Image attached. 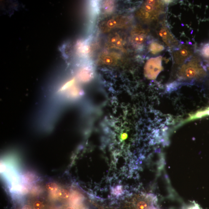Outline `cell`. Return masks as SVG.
Instances as JSON below:
<instances>
[{
    "mask_svg": "<svg viewBox=\"0 0 209 209\" xmlns=\"http://www.w3.org/2000/svg\"><path fill=\"white\" fill-rule=\"evenodd\" d=\"M44 205L42 202L40 201L35 202L33 204V207L34 209H43L44 208Z\"/></svg>",
    "mask_w": 209,
    "mask_h": 209,
    "instance_id": "cell-16",
    "label": "cell"
},
{
    "mask_svg": "<svg viewBox=\"0 0 209 209\" xmlns=\"http://www.w3.org/2000/svg\"><path fill=\"white\" fill-rule=\"evenodd\" d=\"M22 209H32V208L30 205H25L23 206Z\"/></svg>",
    "mask_w": 209,
    "mask_h": 209,
    "instance_id": "cell-19",
    "label": "cell"
},
{
    "mask_svg": "<svg viewBox=\"0 0 209 209\" xmlns=\"http://www.w3.org/2000/svg\"><path fill=\"white\" fill-rule=\"evenodd\" d=\"M57 195L62 199H67L70 196V192L68 190L61 189L57 191Z\"/></svg>",
    "mask_w": 209,
    "mask_h": 209,
    "instance_id": "cell-14",
    "label": "cell"
},
{
    "mask_svg": "<svg viewBox=\"0 0 209 209\" xmlns=\"http://www.w3.org/2000/svg\"><path fill=\"white\" fill-rule=\"evenodd\" d=\"M108 45L110 47L120 49L124 45L123 40L117 33H114L109 36L108 40Z\"/></svg>",
    "mask_w": 209,
    "mask_h": 209,
    "instance_id": "cell-8",
    "label": "cell"
},
{
    "mask_svg": "<svg viewBox=\"0 0 209 209\" xmlns=\"http://www.w3.org/2000/svg\"><path fill=\"white\" fill-rule=\"evenodd\" d=\"M130 23L129 17L117 16L104 21L100 24V28L102 32L107 33L116 29L125 28Z\"/></svg>",
    "mask_w": 209,
    "mask_h": 209,
    "instance_id": "cell-3",
    "label": "cell"
},
{
    "mask_svg": "<svg viewBox=\"0 0 209 209\" xmlns=\"http://www.w3.org/2000/svg\"><path fill=\"white\" fill-rule=\"evenodd\" d=\"M148 32L140 26L135 27L132 31L131 40L135 47H141L144 44L148 37Z\"/></svg>",
    "mask_w": 209,
    "mask_h": 209,
    "instance_id": "cell-7",
    "label": "cell"
},
{
    "mask_svg": "<svg viewBox=\"0 0 209 209\" xmlns=\"http://www.w3.org/2000/svg\"><path fill=\"white\" fill-rule=\"evenodd\" d=\"M147 204L143 201L139 202L137 205V208L138 209H147Z\"/></svg>",
    "mask_w": 209,
    "mask_h": 209,
    "instance_id": "cell-17",
    "label": "cell"
},
{
    "mask_svg": "<svg viewBox=\"0 0 209 209\" xmlns=\"http://www.w3.org/2000/svg\"><path fill=\"white\" fill-rule=\"evenodd\" d=\"M208 60L209 61L207 62V66H206V67L207 69H208V71L209 72V60Z\"/></svg>",
    "mask_w": 209,
    "mask_h": 209,
    "instance_id": "cell-20",
    "label": "cell"
},
{
    "mask_svg": "<svg viewBox=\"0 0 209 209\" xmlns=\"http://www.w3.org/2000/svg\"><path fill=\"white\" fill-rule=\"evenodd\" d=\"M114 193L116 194H120L122 192V189L120 186L117 187L116 188L113 190Z\"/></svg>",
    "mask_w": 209,
    "mask_h": 209,
    "instance_id": "cell-18",
    "label": "cell"
},
{
    "mask_svg": "<svg viewBox=\"0 0 209 209\" xmlns=\"http://www.w3.org/2000/svg\"><path fill=\"white\" fill-rule=\"evenodd\" d=\"M157 34L158 37L167 47L171 49L177 48L179 42L173 36L169 27L166 25L161 23L160 26L158 28Z\"/></svg>",
    "mask_w": 209,
    "mask_h": 209,
    "instance_id": "cell-6",
    "label": "cell"
},
{
    "mask_svg": "<svg viewBox=\"0 0 209 209\" xmlns=\"http://www.w3.org/2000/svg\"><path fill=\"white\" fill-rule=\"evenodd\" d=\"M93 72L91 68L87 67L81 71L79 75L80 79L82 81H88L93 77Z\"/></svg>",
    "mask_w": 209,
    "mask_h": 209,
    "instance_id": "cell-10",
    "label": "cell"
},
{
    "mask_svg": "<svg viewBox=\"0 0 209 209\" xmlns=\"http://www.w3.org/2000/svg\"><path fill=\"white\" fill-rule=\"evenodd\" d=\"M162 69V56L150 59L145 65V77L149 79H155Z\"/></svg>",
    "mask_w": 209,
    "mask_h": 209,
    "instance_id": "cell-4",
    "label": "cell"
},
{
    "mask_svg": "<svg viewBox=\"0 0 209 209\" xmlns=\"http://www.w3.org/2000/svg\"><path fill=\"white\" fill-rule=\"evenodd\" d=\"M114 4L112 1H107L105 2L103 4V9L106 13H110L114 9Z\"/></svg>",
    "mask_w": 209,
    "mask_h": 209,
    "instance_id": "cell-13",
    "label": "cell"
},
{
    "mask_svg": "<svg viewBox=\"0 0 209 209\" xmlns=\"http://www.w3.org/2000/svg\"><path fill=\"white\" fill-rule=\"evenodd\" d=\"M164 1H146L137 11L136 16L140 21L145 24L161 21L165 14V4Z\"/></svg>",
    "mask_w": 209,
    "mask_h": 209,
    "instance_id": "cell-2",
    "label": "cell"
},
{
    "mask_svg": "<svg viewBox=\"0 0 209 209\" xmlns=\"http://www.w3.org/2000/svg\"><path fill=\"white\" fill-rule=\"evenodd\" d=\"M102 64L107 65H114L117 63V58L112 54H104L100 57Z\"/></svg>",
    "mask_w": 209,
    "mask_h": 209,
    "instance_id": "cell-11",
    "label": "cell"
},
{
    "mask_svg": "<svg viewBox=\"0 0 209 209\" xmlns=\"http://www.w3.org/2000/svg\"><path fill=\"white\" fill-rule=\"evenodd\" d=\"M66 209H75L73 207H68V208H67Z\"/></svg>",
    "mask_w": 209,
    "mask_h": 209,
    "instance_id": "cell-21",
    "label": "cell"
},
{
    "mask_svg": "<svg viewBox=\"0 0 209 209\" xmlns=\"http://www.w3.org/2000/svg\"><path fill=\"white\" fill-rule=\"evenodd\" d=\"M199 53L203 58L209 59V42L205 43L201 46Z\"/></svg>",
    "mask_w": 209,
    "mask_h": 209,
    "instance_id": "cell-12",
    "label": "cell"
},
{
    "mask_svg": "<svg viewBox=\"0 0 209 209\" xmlns=\"http://www.w3.org/2000/svg\"><path fill=\"white\" fill-rule=\"evenodd\" d=\"M206 75V67L197 56H193L185 62L177 72L178 80L188 82L202 79Z\"/></svg>",
    "mask_w": 209,
    "mask_h": 209,
    "instance_id": "cell-1",
    "label": "cell"
},
{
    "mask_svg": "<svg viewBox=\"0 0 209 209\" xmlns=\"http://www.w3.org/2000/svg\"><path fill=\"white\" fill-rule=\"evenodd\" d=\"M193 49L191 46L182 45L172 52L173 63L177 66L182 65L193 56Z\"/></svg>",
    "mask_w": 209,
    "mask_h": 209,
    "instance_id": "cell-5",
    "label": "cell"
},
{
    "mask_svg": "<svg viewBox=\"0 0 209 209\" xmlns=\"http://www.w3.org/2000/svg\"><path fill=\"white\" fill-rule=\"evenodd\" d=\"M45 187L48 191L50 192H55L58 190L59 187L56 183L50 182L47 183Z\"/></svg>",
    "mask_w": 209,
    "mask_h": 209,
    "instance_id": "cell-15",
    "label": "cell"
},
{
    "mask_svg": "<svg viewBox=\"0 0 209 209\" xmlns=\"http://www.w3.org/2000/svg\"><path fill=\"white\" fill-rule=\"evenodd\" d=\"M165 49V46L161 41H151L149 46L150 52L153 54H157L163 51Z\"/></svg>",
    "mask_w": 209,
    "mask_h": 209,
    "instance_id": "cell-9",
    "label": "cell"
}]
</instances>
